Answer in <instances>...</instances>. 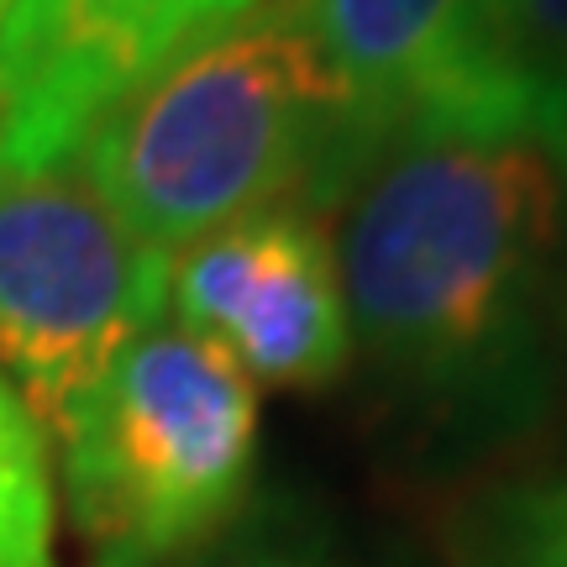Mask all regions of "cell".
Masks as SVG:
<instances>
[{
  "instance_id": "6",
  "label": "cell",
  "mask_w": 567,
  "mask_h": 567,
  "mask_svg": "<svg viewBox=\"0 0 567 567\" xmlns=\"http://www.w3.org/2000/svg\"><path fill=\"white\" fill-rule=\"evenodd\" d=\"M252 0H11L0 17V163L80 158L84 137Z\"/></svg>"
},
{
  "instance_id": "1",
  "label": "cell",
  "mask_w": 567,
  "mask_h": 567,
  "mask_svg": "<svg viewBox=\"0 0 567 567\" xmlns=\"http://www.w3.org/2000/svg\"><path fill=\"white\" fill-rule=\"evenodd\" d=\"M337 243L347 326L410 400L505 415L530 384L536 300L567 184L536 142H442L373 158Z\"/></svg>"
},
{
  "instance_id": "11",
  "label": "cell",
  "mask_w": 567,
  "mask_h": 567,
  "mask_svg": "<svg viewBox=\"0 0 567 567\" xmlns=\"http://www.w3.org/2000/svg\"><path fill=\"white\" fill-rule=\"evenodd\" d=\"M247 567H310V563H300V557H258V563H247Z\"/></svg>"
},
{
  "instance_id": "7",
  "label": "cell",
  "mask_w": 567,
  "mask_h": 567,
  "mask_svg": "<svg viewBox=\"0 0 567 567\" xmlns=\"http://www.w3.org/2000/svg\"><path fill=\"white\" fill-rule=\"evenodd\" d=\"M168 305L252 384L316 389L352 358L337 252L310 216L274 205L221 226L174 258Z\"/></svg>"
},
{
  "instance_id": "12",
  "label": "cell",
  "mask_w": 567,
  "mask_h": 567,
  "mask_svg": "<svg viewBox=\"0 0 567 567\" xmlns=\"http://www.w3.org/2000/svg\"><path fill=\"white\" fill-rule=\"evenodd\" d=\"M6 6H11V0H0V17H6Z\"/></svg>"
},
{
  "instance_id": "2",
  "label": "cell",
  "mask_w": 567,
  "mask_h": 567,
  "mask_svg": "<svg viewBox=\"0 0 567 567\" xmlns=\"http://www.w3.org/2000/svg\"><path fill=\"white\" fill-rule=\"evenodd\" d=\"M84 179L147 247H195L289 189L342 195V84L300 11L184 48L80 147Z\"/></svg>"
},
{
  "instance_id": "4",
  "label": "cell",
  "mask_w": 567,
  "mask_h": 567,
  "mask_svg": "<svg viewBox=\"0 0 567 567\" xmlns=\"http://www.w3.org/2000/svg\"><path fill=\"white\" fill-rule=\"evenodd\" d=\"M174 252L95 195L80 158L0 163V373L53 436L168 310Z\"/></svg>"
},
{
  "instance_id": "9",
  "label": "cell",
  "mask_w": 567,
  "mask_h": 567,
  "mask_svg": "<svg viewBox=\"0 0 567 567\" xmlns=\"http://www.w3.org/2000/svg\"><path fill=\"white\" fill-rule=\"evenodd\" d=\"M530 63V142L567 184V0H520Z\"/></svg>"
},
{
  "instance_id": "10",
  "label": "cell",
  "mask_w": 567,
  "mask_h": 567,
  "mask_svg": "<svg viewBox=\"0 0 567 567\" xmlns=\"http://www.w3.org/2000/svg\"><path fill=\"white\" fill-rule=\"evenodd\" d=\"M499 567H567V478L515 499L499 530Z\"/></svg>"
},
{
  "instance_id": "3",
  "label": "cell",
  "mask_w": 567,
  "mask_h": 567,
  "mask_svg": "<svg viewBox=\"0 0 567 567\" xmlns=\"http://www.w3.org/2000/svg\"><path fill=\"white\" fill-rule=\"evenodd\" d=\"M69 515L95 567H158L243 505L258 384L184 326H153L59 431Z\"/></svg>"
},
{
  "instance_id": "8",
  "label": "cell",
  "mask_w": 567,
  "mask_h": 567,
  "mask_svg": "<svg viewBox=\"0 0 567 567\" xmlns=\"http://www.w3.org/2000/svg\"><path fill=\"white\" fill-rule=\"evenodd\" d=\"M59 499L48 478V446L0 373V567H59Z\"/></svg>"
},
{
  "instance_id": "13",
  "label": "cell",
  "mask_w": 567,
  "mask_h": 567,
  "mask_svg": "<svg viewBox=\"0 0 567 567\" xmlns=\"http://www.w3.org/2000/svg\"><path fill=\"white\" fill-rule=\"evenodd\" d=\"M252 6H258V0H252Z\"/></svg>"
},
{
  "instance_id": "5",
  "label": "cell",
  "mask_w": 567,
  "mask_h": 567,
  "mask_svg": "<svg viewBox=\"0 0 567 567\" xmlns=\"http://www.w3.org/2000/svg\"><path fill=\"white\" fill-rule=\"evenodd\" d=\"M342 84V195L373 158L442 142H530L520 0H305Z\"/></svg>"
}]
</instances>
